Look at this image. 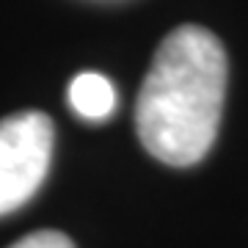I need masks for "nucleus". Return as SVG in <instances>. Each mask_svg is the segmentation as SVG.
Wrapping results in <instances>:
<instances>
[{
	"label": "nucleus",
	"instance_id": "obj_1",
	"mask_svg": "<svg viewBox=\"0 0 248 248\" xmlns=\"http://www.w3.org/2000/svg\"><path fill=\"white\" fill-rule=\"evenodd\" d=\"M226 97V53L202 25H182L160 42L135 102L138 138L166 166H193L218 135Z\"/></svg>",
	"mask_w": 248,
	"mask_h": 248
},
{
	"label": "nucleus",
	"instance_id": "obj_4",
	"mask_svg": "<svg viewBox=\"0 0 248 248\" xmlns=\"http://www.w3.org/2000/svg\"><path fill=\"white\" fill-rule=\"evenodd\" d=\"M9 248H75V243H72L63 232L42 229V232H33V234L19 237L17 243H11Z\"/></svg>",
	"mask_w": 248,
	"mask_h": 248
},
{
	"label": "nucleus",
	"instance_id": "obj_2",
	"mask_svg": "<svg viewBox=\"0 0 248 248\" xmlns=\"http://www.w3.org/2000/svg\"><path fill=\"white\" fill-rule=\"evenodd\" d=\"M53 119L19 110L0 119V215L19 210L42 187L53 160Z\"/></svg>",
	"mask_w": 248,
	"mask_h": 248
},
{
	"label": "nucleus",
	"instance_id": "obj_3",
	"mask_svg": "<svg viewBox=\"0 0 248 248\" xmlns=\"http://www.w3.org/2000/svg\"><path fill=\"white\" fill-rule=\"evenodd\" d=\"M69 105L75 113L89 119V122H102L113 113L116 108V89L113 83L99 75V72H80L69 83Z\"/></svg>",
	"mask_w": 248,
	"mask_h": 248
}]
</instances>
